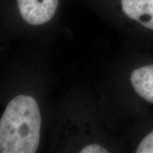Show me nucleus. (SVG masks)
<instances>
[{"mask_svg":"<svg viewBox=\"0 0 153 153\" xmlns=\"http://www.w3.org/2000/svg\"><path fill=\"white\" fill-rule=\"evenodd\" d=\"M22 19L32 26L49 22L55 16L60 0H16Z\"/></svg>","mask_w":153,"mask_h":153,"instance_id":"obj_2","label":"nucleus"},{"mask_svg":"<svg viewBox=\"0 0 153 153\" xmlns=\"http://www.w3.org/2000/svg\"><path fill=\"white\" fill-rule=\"evenodd\" d=\"M131 83L140 97L153 103V65L137 68L132 72Z\"/></svg>","mask_w":153,"mask_h":153,"instance_id":"obj_4","label":"nucleus"},{"mask_svg":"<svg viewBox=\"0 0 153 153\" xmlns=\"http://www.w3.org/2000/svg\"><path fill=\"white\" fill-rule=\"evenodd\" d=\"M137 153H153V131L145 137L137 147Z\"/></svg>","mask_w":153,"mask_h":153,"instance_id":"obj_5","label":"nucleus"},{"mask_svg":"<svg viewBox=\"0 0 153 153\" xmlns=\"http://www.w3.org/2000/svg\"><path fill=\"white\" fill-rule=\"evenodd\" d=\"M81 153H107L108 151L98 144L88 145L80 151Z\"/></svg>","mask_w":153,"mask_h":153,"instance_id":"obj_6","label":"nucleus"},{"mask_svg":"<svg viewBox=\"0 0 153 153\" xmlns=\"http://www.w3.org/2000/svg\"><path fill=\"white\" fill-rule=\"evenodd\" d=\"M126 16L153 30V0H120Z\"/></svg>","mask_w":153,"mask_h":153,"instance_id":"obj_3","label":"nucleus"},{"mask_svg":"<svg viewBox=\"0 0 153 153\" xmlns=\"http://www.w3.org/2000/svg\"><path fill=\"white\" fill-rule=\"evenodd\" d=\"M41 114L36 100L18 95L0 119V152L34 153L40 141Z\"/></svg>","mask_w":153,"mask_h":153,"instance_id":"obj_1","label":"nucleus"}]
</instances>
